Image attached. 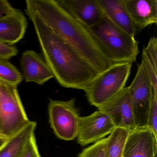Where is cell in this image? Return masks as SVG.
Returning <instances> with one entry per match:
<instances>
[{
    "label": "cell",
    "mask_w": 157,
    "mask_h": 157,
    "mask_svg": "<svg viewBox=\"0 0 157 157\" xmlns=\"http://www.w3.org/2000/svg\"><path fill=\"white\" fill-rule=\"evenodd\" d=\"M87 28L113 64L136 61L139 49L135 37L119 29L104 14L97 23Z\"/></svg>",
    "instance_id": "3957f363"
},
{
    "label": "cell",
    "mask_w": 157,
    "mask_h": 157,
    "mask_svg": "<svg viewBox=\"0 0 157 157\" xmlns=\"http://www.w3.org/2000/svg\"><path fill=\"white\" fill-rule=\"evenodd\" d=\"M136 127H147L149 112L153 94L151 79L143 59L128 86Z\"/></svg>",
    "instance_id": "8992f818"
},
{
    "label": "cell",
    "mask_w": 157,
    "mask_h": 157,
    "mask_svg": "<svg viewBox=\"0 0 157 157\" xmlns=\"http://www.w3.org/2000/svg\"><path fill=\"white\" fill-rule=\"evenodd\" d=\"M17 87L0 81V126L2 135L8 139L31 122Z\"/></svg>",
    "instance_id": "5b68a950"
},
{
    "label": "cell",
    "mask_w": 157,
    "mask_h": 157,
    "mask_svg": "<svg viewBox=\"0 0 157 157\" xmlns=\"http://www.w3.org/2000/svg\"><path fill=\"white\" fill-rule=\"evenodd\" d=\"M115 128L109 117L99 110L80 117L77 142L82 146L95 143L110 135Z\"/></svg>",
    "instance_id": "ba28073f"
},
{
    "label": "cell",
    "mask_w": 157,
    "mask_h": 157,
    "mask_svg": "<svg viewBox=\"0 0 157 157\" xmlns=\"http://www.w3.org/2000/svg\"><path fill=\"white\" fill-rule=\"evenodd\" d=\"M73 17L87 27L98 22L104 16L97 0H57Z\"/></svg>",
    "instance_id": "8fae6325"
},
{
    "label": "cell",
    "mask_w": 157,
    "mask_h": 157,
    "mask_svg": "<svg viewBox=\"0 0 157 157\" xmlns=\"http://www.w3.org/2000/svg\"><path fill=\"white\" fill-rule=\"evenodd\" d=\"M129 129L116 127L107 137L105 147V157H123L125 144Z\"/></svg>",
    "instance_id": "e0dca14e"
},
{
    "label": "cell",
    "mask_w": 157,
    "mask_h": 157,
    "mask_svg": "<svg viewBox=\"0 0 157 157\" xmlns=\"http://www.w3.org/2000/svg\"><path fill=\"white\" fill-rule=\"evenodd\" d=\"M137 31L157 23V0H123Z\"/></svg>",
    "instance_id": "4fadbf2b"
},
{
    "label": "cell",
    "mask_w": 157,
    "mask_h": 157,
    "mask_svg": "<svg viewBox=\"0 0 157 157\" xmlns=\"http://www.w3.org/2000/svg\"><path fill=\"white\" fill-rule=\"evenodd\" d=\"M37 123L31 121L0 147V157H20L25 145L35 135Z\"/></svg>",
    "instance_id": "2e32d148"
},
{
    "label": "cell",
    "mask_w": 157,
    "mask_h": 157,
    "mask_svg": "<svg viewBox=\"0 0 157 157\" xmlns=\"http://www.w3.org/2000/svg\"><path fill=\"white\" fill-rule=\"evenodd\" d=\"M132 63H115L98 74L84 91L91 105L99 108L117 95L125 86Z\"/></svg>",
    "instance_id": "277c9868"
},
{
    "label": "cell",
    "mask_w": 157,
    "mask_h": 157,
    "mask_svg": "<svg viewBox=\"0 0 157 157\" xmlns=\"http://www.w3.org/2000/svg\"><path fill=\"white\" fill-rule=\"evenodd\" d=\"M20 157H42L34 135L25 145Z\"/></svg>",
    "instance_id": "7402d4cb"
},
{
    "label": "cell",
    "mask_w": 157,
    "mask_h": 157,
    "mask_svg": "<svg viewBox=\"0 0 157 157\" xmlns=\"http://www.w3.org/2000/svg\"><path fill=\"white\" fill-rule=\"evenodd\" d=\"M48 112L51 128L58 138L70 141L77 138L80 116L75 98L66 101L50 100Z\"/></svg>",
    "instance_id": "52a82bcc"
},
{
    "label": "cell",
    "mask_w": 157,
    "mask_h": 157,
    "mask_svg": "<svg viewBox=\"0 0 157 157\" xmlns=\"http://www.w3.org/2000/svg\"><path fill=\"white\" fill-rule=\"evenodd\" d=\"M0 136H2V137H3V136L2 135V132H1V126H0Z\"/></svg>",
    "instance_id": "484cf974"
},
{
    "label": "cell",
    "mask_w": 157,
    "mask_h": 157,
    "mask_svg": "<svg viewBox=\"0 0 157 157\" xmlns=\"http://www.w3.org/2000/svg\"><path fill=\"white\" fill-rule=\"evenodd\" d=\"M18 53V49L14 46L0 42V59L8 60L17 56Z\"/></svg>",
    "instance_id": "603a6c76"
},
{
    "label": "cell",
    "mask_w": 157,
    "mask_h": 157,
    "mask_svg": "<svg viewBox=\"0 0 157 157\" xmlns=\"http://www.w3.org/2000/svg\"><path fill=\"white\" fill-rule=\"evenodd\" d=\"M107 137L104 138L84 149L78 157H106L105 147Z\"/></svg>",
    "instance_id": "ffe728a7"
},
{
    "label": "cell",
    "mask_w": 157,
    "mask_h": 157,
    "mask_svg": "<svg viewBox=\"0 0 157 157\" xmlns=\"http://www.w3.org/2000/svg\"><path fill=\"white\" fill-rule=\"evenodd\" d=\"M25 11L33 25L44 59L54 78L62 87L85 90L98 73L35 13L27 8Z\"/></svg>",
    "instance_id": "7a4b0ae2"
},
{
    "label": "cell",
    "mask_w": 157,
    "mask_h": 157,
    "mask_svg": "<svg viewBox=\"0 0 157 157\" xmlns=\"http://www.w3.org/2000/svg\"><path fill=\"white\" fill-rule=\"evenodd\" d=\"M17 10L8 1L0 0V18L12 14Z\"/></svg>",
    "instance_id": "cb8c5ba5"
},
{
    "label": "cell",
    "mask_w": 157,
    "mask_h": 157,
    "mask_svg": "<svg viewBox=\"0 0 157 157\" xmlns=\"http://www.w3.org/2000/svg\"><path fill=\"white\" fill-rule=\"evenodd\" d=\"M7 140V139L5 138L2 136H0V147L2 146L5 143Z\"/></svg>",
    "instance_id": "d4e9b609"
},
{
    "label": "cell",
    "mask_w": 157,
    "mask_h": 157,
    "mask_svg": "<svg viewBox=\"0 0 157 157\" xmlns=\"http://www.w3.org/2000/svg\"><path fill=\"white\" fill-rule=\"evenodd\" d=\"M104 14L119 29L135 37L138 32L127 11L123 0H97Z\"/></svg>",
    "instance_id": "5bb4252c"
},
{
    "label": "cell",
    "mask_w": 157,
    "mask_h": 157,
    "mask_svg": "<svg viewBox=\"0 0 157 157\" xmlns=\"http://www.w3.org/2000/svg\"><path fill=\"white\" fill-rule=\"evenodd\" d=\"M109 117L116 127L131 130L136 128L128 87L98 108Z\"/></svg>",
    "instance_id": "9c48e42d"
},
{
    "label": "cell",
    "mask_w": 157,
    "mask_h": 157,
    "mask_svg": "<svg viewBox=\"0 0 157 157\" xmlns=\"http://www.w3.org/2000/svg\"><path fill=\"white\" fill-rule=\"evenodd\" d=\"M21 63L26 82L42 85L54 78L44 58L33 50L25 51L22 55Z\"/></svg>",
    "instance_id": "7c38bea8"
},
{
    "label": "cell",
    "mask_w": 157,
    "mask_h": 157,
    "mask_svg": "<svg viewBox=\"0 0 157 157\" xmlns=\"http://www.w3.org/2000/svg\"><path fill=\"white\" fill-rule=\"evenodd\" d=\"M25 5L98 74L113 64L105 56L87 27L57 1L26 0Z\"/></svg>",
    "instance_id": "6da1fadb"
},
{
    "label": "cell",
    "mask_w": 157,
    "mask_h": 157,
    "mask_svg": "<svg viewBox=\"0 0 157 157\" xmlns=\"http://www.w3.org/2000/svg\"><path fill=\"white\" fill-rule=\"evenodd\" d=\"M27 26V19L19 10L0 18V42L13 45L23 38Z\"/></svg>",
    "instance_id": "9a60e30c"
},
{
    "label": "cell",
    "mask_w": 157,
    "mask_h": 157,
    "mask_svg": "<svg viewBox=\"0 0 157 157\" xmlns=\"http://www.w3.org/2000/svg\"><path fill=\"white\" fill-rule=\"evenodd\" d=\"M157 138L147 127L130 130L123 157H156Z\"/></svg>",
    "instance_id": "30bf717a"
},
{
    "label": "cell",
    "mask_w": 157,
    "mask_h": 157,
    "mask_svg": "<svg viewBox=\"0 0 157 157\" xmlns=\"http://www.w3.org/2000/svg\"><path fill=\"white\" fill-rule=\"evenodd\" d=\"M147 128L157 138V94L153 92L149 112Z\"/></svg>",
    "instance_id": "44dd1931"
},
{
    "label": "cell",
    "mask_w": 157,
    "mask_h": 157,
    "mask_svg": "<svg viewBox=\"0 0 157 157\" xmlns=\"http://www.w3.org/2000/svg\"><path fill=\"white\" fill-rule=\"evenodd\" d=\"M142 59L148 69L157 72V38L151 37L147 44L142 50Z\"/></svg>",
    "instance_id": "d6986e66"
},
{
    "label": "cell",
    "mask_w": 157,
    "mask_h": 157,
    "mask_svg": "<svg viewBox=\"0 0 157 157\" xmlns=\"http://www.w3.org/2000/svg\"><path fill=\"white\" fill-rule=\"evenodd\" d=\"M23 80L18 69L6 59H0V81L17 87Z\"/></svg>",
    "instance_id": "ac0fdd59"
}]
</instances>
